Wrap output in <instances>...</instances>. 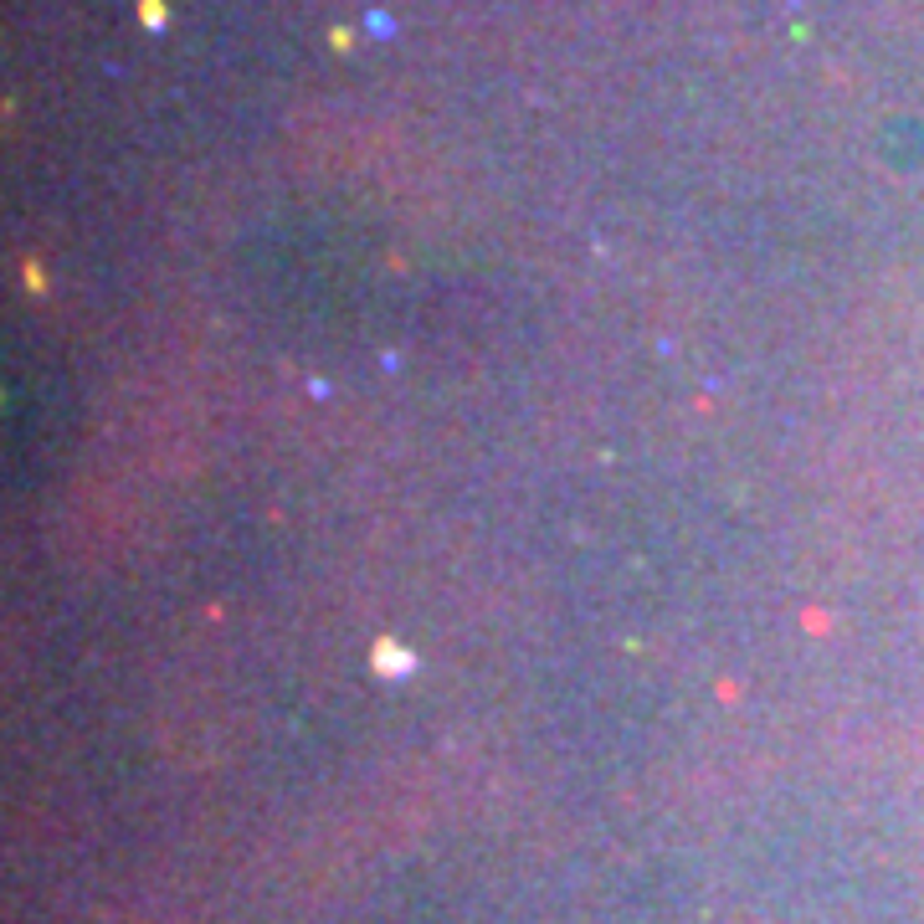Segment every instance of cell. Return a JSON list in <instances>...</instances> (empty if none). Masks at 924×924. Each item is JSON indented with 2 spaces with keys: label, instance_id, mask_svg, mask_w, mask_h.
I'll use <instances>...</instances> for the list:
<instances>
[{
  "label": "cell",
  "instance_id": "obj_1",
  "mask_svg": "<svg viewBox=\"0 0 924 924\" xmlns=\"http://www.w3.org/2000/svg\"><path fill=\"white\" fill-rule=\"evenodd\" d=\"M375 663H381L385 673H406V668H411V657L401 653V648H391V642H381V648H375Z\"/></svg>",
  "mask_w": 924,
  "mask_h": 924
}]
</instances>
